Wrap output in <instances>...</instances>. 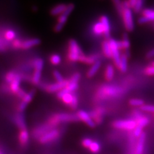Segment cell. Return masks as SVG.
Masks as SVG:
<instances>
[{
	"mask_svg": "<svg viewBox=\"0 0 154 154\" xmlns=\"http://www.w3.org/2000/svg\"><path fill=\"white\" fill-rule=\"evenodd\" d=\"M109 43L110 48H111L112 58L114 59L115 64L116 65L117 67H119V66L120 64V60H121V56H120V54H119V48L118 45V41H116L114 39H110L109 41Z\"/></svg>",
	"mask_w": 154,
	"mask_h": 154,
	"instance_id": "cell-6",
	"label": "cell"
},
{
	"mask_svg": "<svg viewBox=\"0 0 154 154\" xmlns=\"http://www.w3.org/2000/svg\"><path fill=\"white\" fill-rule=\"evenodd\" d=\"M67 90H68L69 92H73V91H76L78 88V83L73 82H71L69 80V84L67 85L66 88Z\"/></svg>",
	"mask_w": 154,
	"mask_h": 154,
	"instance_id": "cell-33",
	"label": "cell"
},
{
	"mask_svg": "<svg viewBox=\"0 0 154 154\" xmlns=\"http://www.w3.org/2000/svg\"><path fill=\"white\" fill-rule=\"evenodd\" d=\"M80 79V75L79 73H75L73 76H71V78L69 80L71 82H73L78 83Z\"/></svg>",
	"mask_w": 154,
	"mask_h": 154,
	"instance_id": "cell-48",
	"label": "cell"
},
{
	"mask_svg": "<svg viewBox=\"0 0 154 154\" xmlns=\"http://www.w3.org/2000/svg\"><path fill=\"white\" fill-rule=\"evenodd\" d=\"M153 57H154V48H153V49H152V50H150L147 54V57L148 58H152Z\"/></svg>",
	"mask_w": 154,
	"mask_h": 154,
	"instance_id": "cell-54",
	"label": "cell"
},
{
	"mask_svg": "<svg viewBox=\"0 0 154 154\" xmlns=\"http://www.w3.org/2000/svg\"><path fill=\"white\" fill-rule=\"evenodd\" d=\"M100 149L101 147L100 144L96 141H93L89 148V150H90V152H92L93 153H98L100 151Z\"/></svg>",
	"mask_w": 154,
	"mask_h": 154,
	"instance_id": "cell-28",
	"label": "cell"
},
{
	"mask_svg": "<svg viewBox=\"0 0 154 154\" xmlns=\"http://www.w3.org/2000/svg\"><path fill=\"white\" fill-rule=\"evenodd\" d=\"M143 3H144V2H143V1H142V0H138V1L137 2L136 6H135V7H134L135 11H136V12H140V11L143 8Z\"/></svg>",
	"mask_w": 154,
	"mask_h": 154,
	"instance_id": "cell-39",
	"label": "cell"
},
{
	"mask_svg": "<svg viewBox=\"0 0 154 154\" xmlns=\"http://www.w3.org/2000/svg\"><path fill=\"white\" fill-rule=\"evenodd\" d=\"M143 15L148 19L149 21H154V10L145 9L143 11Z\"/></svg>",
	"mask_w": 154,
	"mask_h": 154,
	"instance_id": "cell-26",
	"label": "cell"
},
{
	"mask_svg": "<svg viewBox=\"0 0 154 154\" xmlns=\"http://www.w3.org/2000/svg\"><path fill=\"white\" fill-rule=\"evenodd\" d=\"M141 109L144 111L154 112V105H144L141 107Z\"/></svg>",
	"mask_w": 154,
	"mask_h": 154,
	"instance_id": "cell-37",
	"label": "cell"
},
{
	"mask_svg": "<svg viewBox=\"0 0 154 154\" xmlns=\"http://www.w3.org/2000/svg\"><path fill=\"white\" fill-rule=\"evenodd\" d=\"M7 42L5 41L0 38V51H4L7 49Z\"/></svg>",
	"mask_w": 154,
	"mask_h": 154,
	"instance_id": "cell-46",
	"label": "cell"
},
{
	"mask_svg": "<svg viewBox=\"0 0 154 154\" xmlns=\"http://www.w3.org/2000/svg\"><path fill=\"white\" fill-rule=\"evenodd\" d=\"M71 93V92H69V91L67 90L66 88H64L63 89H62L61 91H59V93H57V97L60 98V99H61L62 97H63L64 95H65L67 93Z\"/></svg>",
	"mask_w": 154,
	"mask_h": 154,
	"instance_id": "cell-47",
	"label": "cell"
},
{
	"mask_svg": "<svg viewBox=\"0 0 154 154\" xmlns=\"http://www.w3.org/2000/svg\"><path fill=\"white\" fill-rule=\"evenodd\" d=\"M113 126L118 129L126 130V131H133L137 127L136 120H118L113 123Z\"/></svg>",
	"mask_w": 154,
	"mask_h": 154,
	"instance_id": "cell-4",
	"label": "cell"
},
{
	"mask_svg": "<svg viewBox=\"0 0 154 154\" xmlns=\"http://www.w3.org/2000/svg\"><path fill=\"white\" fill-rule=\"evenodd\" d=\"M136 0H131V1H129V4H130V7H132V8H134L135 6H136V5L137 3Z\"/></svg>",
	"mask_w": 154,
	"mask_h": 154,
	"instance_id": "cell-53",
	"label": "cell"
},
{
	"mask_svg": "<svg viewBox=\"0 0 154 154\" xmlns=\"http://www.w3.org/2000/svg\"><path fill=\"white\" fill-rule=\"evenodd\" d=\"M17 75V73L14 71H10L5 76V81L7 84H11L12 82L15 79V77Z\"/></svg>",
	"mask_w": 154,
	"mask_h": 154,
	"instance_id": "cell-30",
	"label": "cell"
},
{
	"mask_svg": "<svg viewBox=\"0 0 154 154\" xmlns=\"http://www.w3.org/2000/svg\"><path fill=\"white\" fill-rule=\"evenodd\" d=\"M22 41L19 39H15L12 41V46L16 49H21Z\"/></svg>",
	"mask_w": 154,
	"mask_h": 154,
	"instance_id": "cell-43",
	"label": "cell"
},
{
	"mask_svg": "<svg viewBox=\"0 0 154 154\" xmlns=\"http://www.w3.org/2000/svg\"><path fill=\"white\" fill-rule=\"evenodd\" d=\"M153 66H154V62H153Z\"/></svg>",
	"mask_w": 154,
	"mask_h": 154,
	"instance_id": "cell-56",
	"label": "cell"
},
{
	"mask_svg": "<svg viewBox=\"0 0 154 154\" xmlns=\"http://www.w3.org/2000/svg\"><path fill=\"white\" fill-rule=\"evenodd\" d=\"M26 94V93L25 91L23 90V89H19L18 91V92L16 93V95L18 96V97L19 98H22V99H23V98L25 97Z\"/></svg>",
	"mask_w": 154,
	"mask_h": 154,
	"instance_id": "cell-50",
	"label": "cell"
},
{
	"mask_svg": "<svg viewBox=\"0 0 154 154\" xmlns=\"http://www.w3.org/2000/svg\"><path fill=\"white\" fill-rule=\"evenodd\" d=\"M77 105H78V98H77V96H76V94H74L73 101H72V102H71V103L69 106H70V107L71 109H75L77 107Z\"/></svg>",
	"mask_w": 154,
	"mask_h": 154,
	"instance_id": "cell-41",
	"label": "cell"
},
{
	"mask_svg": "<svg viewBox=\"0 0 154 154\" xmlns=\"http://www.w3.org/2000/svg\"><path fill=\"white\" fill-rule=\"evenodd\" d=\"M41 77V71H34V73L33 74V76L32 79V83L33 84H39Z\"/></svg>",
	"mask_w": 154,
	"mask_h": 154,
	"instance_id": "cell-29",
	"label": "cell"
},
{
	"mask_svg": "<svg viewBox=\"0 0 154 154\" xmlns=\"http://www.w3.org/2000/svg\"><path fill=\"white\" fill-rule=\"evenodd\" d=\"M146 140V134L143 133L139 137L138 141L135 146L134 154H143L144 150V144Z\"/></svg>",
	"mask_w": 154,
	"mask_h": 154,
	"instance_id": "cell-10",
	"label": "cell"
},
{
	"mask_svg": "<svg viewBox=\"0 0 154 154\" xmlns=\"http://www.w3.org/2000/svg\"><path fill=\"white\" fill-rule=\"evenodd\" d=\"M41 43V41L38 38H30V39H27L21 42V49L23 50H28L30 48L36 46Z\"/></svg>",
	"mask_w": 154,
	"mask_h": 154,
	"instance_id": "cell-12",
	"label": "cell"
},
{
	"mask_svg": "<svg viewBox=\"0 0 154 154\" xmlns=\"http://www.w3.org/2000/svg\"><path fill=\"white\" fill-rule=\"evenodd\" d=\"M21 80V75L17 73L15 79H14V80L12 82V83L10 84V89H11L12 93L16 94L18 92V91L20 89L19 86H20Z\"/></svg>",
	"mask_w": 154,
	"mask_h": 154,
	"instance_id": "cell-13",
	"label": "cell"
},
{
	"mask_svg": "<svg viewBox=\"0 0 154 154\" xmlns=\"http://www.w3.org/2000/svg\"><path fill=\"white\" fill-rule=\"evenodd\" d=\"M73 96H74V94H72L71 93H67L63 96V97L61 98V100H62V102H63L64 103L70 105L72 102V101H73Z\"/></svg>",
	"mask_w": 154,
	"mask_h": 154,
	"instance_id": "cell-27",
	"label": "cell"
},
{
	"mask_svg": "<svg viewBox=\"0 0 154 154\" xmlns=\"http://www.w3.org/2000/svg\"><path fill=\"white\" fill-rule=\"evenodd\" d=\"M119 68L122 72H126L127 70V56L123 55L121 56V60L119 66Z\"/></svg>",
	"mask_w": 154,
	"mask_h": 154,
	"instance_id": "cell-22",
	"label": "cell"
},
{
	"mask_svg": "<svg viewBox=\"0 0 154 154\" xmlns=\"http://www.w3.org/2000/svg\"><path fill=\"white\" fill-rule=\"evenodd\" d=\"M93 142V141L92 140V139H91L89 138H85L83 139L82 141V146L84 148H89Z\"/></svg>",
	"mask_w": 154,
	"mask_h": 154,
	"instance_id": "cell-35",
	"label": "cell"
},
{
	"mask_svg": "<svg viewBox=\"0 0 154 154\" xmlns=\"http://www.w3.org/2000/svg\"><path fill=\"white\" fill-rule=\"evenodd\" d=\"M60 132L59 130L54 128L50 132L46 133L38 139V142L42 144H48L55 142L60 137Z\"/></svg>",
	"mask_w": 154,
	"mask_h": 154,
	"instance_id": "cell-3",
	"label": "cell"
},
{
	"mask_svg": "<svg viewBox=\"0 0 154 154\" xmlns=\"http://www.w3.org/2000/svg\"><path fill=\"white\" fill-rule=\"evenodd\" d=\"M54 76L57 82H62L64 80L63 77H62V75L58 71H54Z\"/></svg>",
	"mask_w": 154,
	"mask_h": 154,
	"instance_id": "cell-36",
	"label": "cell"
},
{
	"mask_svg": "<svg viewBox=\"0 0 154 154\" xmlns=\"http://www.w3.org/2000/svg\"><path fill=\"white\" fill-rule=\"evenodd\" d=\"M102 48H103V51L104 54L105 55L106 57L108 58L112 57L111 48H110V47L109 41H105L103 42Z\"/></svg>",
	"mask_w": 154,
	"mask_h": 154,
	"instance_id": "cell-21",
	"label": "cell"
},
{
	"mask_svg": "<svg viewBox=\"0 0 154 154\" xmlns=\"http://www.w3.org/2000/svg\"><path fill=\"white\" fill-rule=\"evenodd\" d=\"M69 84V80H64L62 82H56L55 84L46 85L45 90L48 93H55L66 88Z\"/></svg>",
	"mask_w": 154,
	"mask_h": 154,
	"instance_id": "cell-8",
	"label": "cell"
},
{
	"mask_svg": "<svg viewBox=\"0 0 154 154\" xmlns=\"http://www.w3.org/2000/svg\"><path fill=\"white\" fill-rule=\"evenodd\" d=\"M145 73L148 75H154V66H151L146 67V69H145Z\"/></svg>",
	"mask_w": 154,
	"mask_h": 154,
	"instance_id": "cell-49",
	"label": "cell"
},
{
	"mask_svg": "<svg viewBox=\"0 0 154 154\" xmlns=\"http://www.w3.org/2000/svg\"><path fill=\"white\" fill-rule=\"evenodd\" d=\"M130 104L132 106H142L144 105V102L140 99H132L130 101Z\"/></svg>",
	"mask_w": 154,
	"mask_h": 154,
	"instance_id": "cell-34",
	"label": "cell"
},
{
	"mask_svg": "<svg viewBox=\"0 0 154 154\" xmlns=\"http://www.w3.org/2000/svg\"><path fill=\"white\" fill-rule=\"evenodd\" d=\"M15 123L17 125L18 128L22 131V130H25L26 128V125L25 122V117L22 113H18L15 116Z\"/></svg>",
	"mask_w": 154,
	"mask_h": 154,
	"instance_id": "cell-14",
	"label": "cell"
},
{
	"mask_svg": "<svg viewBox=\"0 0 154 154\" xmlns=\"http://www.w3.org/2000/svg\"><path fill=\"white\" fill-rule=\"evenodd\" d=\"M83 55V53L81 51L78 43L75 40L71 39L69 42V59L73 62L80 60V58Z\"/></svg>",
	"mask_w": 154,
	"mask_h": 154,
	"instance_id": "cell-2",
	"label": "cell"
},
{
	"mask_svg": "<svg viewBox=\"0 0 154 154\" xmlns=\"http://www.w3.org/2000/svg\"><path fill=\"white\" fill-rule=\"evenodd\" d=\"M4 37L7 41H13L16 37V33L12 30H8L5 32Z\"/></svg>",
	"mask_w": 154,
	"mask_h": 154,
	"instance_id": "cell-23",
	"label": "cell"
},
{
	"mask_svg": "<svg viewBox=\"0 0 154 154\" xmlns=\"http://www.w3.org/2000/svg\"><path fill=\"white\" fill-rule=\"evenodd\" d=\"M27 105H28L27 103H26L25 102H24L22 101V102L20 103H19V105H18V107H17L18 111L20 113L23 112L24 110L26 109V108L27 107Z\"/></svg>",
	"mask_w": 154,
	"mask_h": 154,
	"instance_id": "cell-44",
	"label": "cell"
},
{
	"mask_svg": "<svg viewBox=\"0 0 154 154\" xmlns=\"http://www.w3.org/2000/svg\"><path fill=\"white\" fill-rule=\"evenodd\" d=\"M123 7H124L125 9L129 8V7H130L129 2H124L123 3Z\"/></svg>",
	"mask_w": 154,
	"mask_h": 154,
	"instance_id": "cell-55",
	"label": "cell"
},
{
	"mask_svg": "<svg viewBox=\"0 0 154 154\" xmlns=\"http://www.w3.org/2000/svg\"><path fill=\"white\" fill-rule=\"evenodd\" d=\"M74 7H75V6H74L73 4H69V5H68L67 6L66 10L65 11V12L63 13V14H64L65 16L68 17V16L71 13V12L73 11Z\"/></svg>",
	"mask_w": 154,
	"mask_h": 154,
	"instance_id": "cell-38",
	"label": "cell"
},
{
	"mask_svg": "<svg viewBox=\"0 0 154 154\" xmlns=\"http://www.w3.org/2000/svg\"><path fill=\"white\" fill-rule=\"evenodd\" d=\"M34 94H35V91L34 90L30 91V92H29V93H26V94L25 95V97L23 98L22 101H23V102H25L26 103L28 104L32 100L33 96H34Z\"/></svg>",
	"mask_w": 154,
	"mask_h": 154,
	"instance_id": "cell-31",
	"label": "cell"
},
{
	"mask_svg": "<svg viewBox=\"0 0 154 154\" xmlns=\"http://www.w3.org/2000/svg\"><path fill=\"white\" fill-rule=\"evenodd\" d=\"M101 23H102L103 27V33L106 37H109L110 36V24L109 19L106 16H103L101 18Z\"/></svg>",
	"mask_w": 154,
	"mask_h": 154,
	"instance_id": "cell-15",
	"label": "cell"
},
{
	"mask_svg": "<svg viewBox=\"0 0 154 154\" xmlns=\"http://www.w3.org/2000/svg\"><path fill=\"white\" fill-rule=\"evenodd\" d=\"M60 61H61V58L59 55L54 54V55H52L50 57V62L52 64L58 65L60 63Z\"/></svg>",
	"mask_w": 154,
	"mask_h": 154,
	"instance_id": "cell-32",
	"label": "cell"
},
{
	"mask_svg": "<svg viewBox=\"0 0 154 154\" xmlns=\"http://www.w3.org/2000/svg\"><path fill=\"white\" fill-rule=\"evenodd\" d=\"M79 120L78 116L75 114L60 113L56 114L48 119V123L51 127L55 128L61 122H76Z\"/></svg>",
	"mask_w": 154,
	"mask_h": 154,
	"instance_id": "cell-1",
	"label": "cell"
},
{
	"mask_svg": "<svg viewBox=\"0 0 154 154\" xmlns=\"http://www.w3.org/2000/svg\"><path fill=\"white\" fill-rule=\"evenodd\" d=\"M123 21L125 23V28L128 31H132L134 29V21L132 17V12L130 8H126L124 10L122 14Z\"/></svg>",
	"mask_w": 154,
	"mask_h": 154,
	"instance_id": "cell-5",
	"label": "cell"
},
{
	"mask_svg": "<svg viewBox=\"0 0 154 154\" xmlns=\"http://www.w3.org/2000/svg\"><path fill=\"white\" fill-rule=\"evenodd\" d=\"M32 65L33 67H34L35 71H42L43 67H44V61H43L42 59L38 58V59H36L33 60Z\"/></svg>",
	"mask_w": 154,
	"mask_h": 154,
	"instance_id": "cell-20",
	"label": "cell"
},
{
	"mask_svg": "<svg viewBox=\"0 0 154 154\" xmlns=\"http://www.w3.org/2000/svg\"><path fill=\"white\" fill-rule=\"evenodd\" d=\"M98 55L97 54H93L89 56H85L84 55L80 58L79 61H81L84 63L87 64H94L96 61H98Z\"/></svg>",
	"mask_w": 154,
	"mask_h": 154,
	"instance_id": "cell-17",
	"label": "cell"
},
{
	"mask_svg": "<svg viewBox=\"0 0 154 154\" xmlns=\"http://www.w3.org/2000/svg\"><path fill=\"white\" fill-rule=\"evenodd\" d=\"M67 16H65L64 14H61V15L59 16V19H58V23H60V24H62V25H64V24L66 23L67 21Z\"/></svg>",
	"mask_w": 154,
	"mask_h": 154,
	"instance_id": "cell-45",
	"label": "cell"
},
{
	"mask_svg": "<svg viewBox=\"0 0 154 154\" xmlns=\"http://www.w3.org/2000/svg\"><path fill=\"white\" fill-rule=\"evenodd\" d=\"M122 45H123V48H125V49L128 50L130 46V42L128 39V38L127 37V35L125 34L124 38L123 40L122 41Z\"/></svg>",
	"mask_w": 154,
	"mask_h": 154,
	"instance_id": "cell-40",
	"label": "cell"
},
{
	"mask_svg": "<svg viewBox=\"0 0 154 154\" xmlns=\"http://www.w3.org/2000/svg\"><path fill=\"white\" fill-rule=\"evenodd\" d=\"M55 128L51 127L48 123L43 124L39 126L36 127L33 131V136L36 139H39L42 136L45 134L46 133L50 132L51 130L54 129Z\"/></svg>",
	"mask_w": 154,
	"mask_h": 154,
	"instance_id": "cell-7",
	"label": "cell"
},
{
	"mask_svg": "<svg viewBox=\"0 0 154 154\" xmlns=\"http://www.w3.org/2000/svg\"><path fill=\"white\" fill-rule=\"evenodd\" d=\"M77 116H78L79 119L82 120L89 127L91 128L95 127V122L92 119V117L84 110H79L77 113Z\"/></svg>",
	"mask_w": 154,
	"mask_h": 154,
	"instance_id": "cell-9",
	"label": "cell"
},
{
	"mask_svg": "<svg viewBox=\"0 0 154 154\" xmlns=\"http://www.w3.org/2000/svg\"><path fill=\"white\" fill-rule=\"evenodd\" d=\"M114 75V69L112 65H109L105 71V76L108 80H111Z\"/></svg>",
	"mask_w": 154,
	"mask_h": 154,
	"instance_id": "cell-24",
	"label": "cell"
},
{
	"mask_svg": "<svg viewBox=\"0 0 154 154\" xmlns=\"http://www.w3.org/2000/svg\"><path fill=\"white\" fill-rule=\"evenodd\" d=\"M136 122H137V126L143 128L144 127H146L149 123V119L146 118L141 116L140 114H138L136 116Z\"/></svg>",
	"mask_w": 154,
	"mask_h": 154,
	"instance_id": "cell-18",
	"label": "cell"
},
{
	"mask_svg": "<svg viewBox=\"0 0 154 154\" xmlns=\"http://www.w3.org/2000/svg\"><path fill=\"white\" fill-rule=\"evenodd\" d=\"M30 139V135L26 129L20 131L18 136V140L20 145L22 147H25L28 144Z\"/></svg>",
	"mask_w": 154,
	"mask_h": 154,
	"instance_id": "cell-11",
	"label": "cell"
},
{
	"mask_svg": "<svg viewBox=\"0 0 154 154\" xmlns=\"http://www.w3.org/2000/svg\"><path fill=\"white\" fill-rule=\"evenodd\" d=\"M63 27H64L63 25H62V24H60V23H58L57 25H55V28H54L55 29V31L57 32H60L62 30V29L63 28Z\"/></svg>",
	"mask_w": 154,
	"mask_h": 154,
	"instance_id": "cell-51",
	"label": "cell"
},
{
	"mask_svg": "<svg viewBox=\"0 0 154 154\" xmlns=\"http://www.w3.org/2000/svg\"><path fill=\"white\" fill-rule=\"evenodd\" d=\"M101 66V62L98 60L96 61L95 63H94L92 66V67L89 69L88 73V76L89 77H93L98 71L100 69V67Z\"/></svg>",
	"mask_w": 154,
	"mask_h": 154,
	"instance_id": "cell-19",
	"label": "cell"
},
{
	"mask_svg": "<svg viewBox=\"0 0 154 154\" xmlns=\"http://www.w3.org/2000/svg\"><path fill=\"white\" fill-rule=\"evenodd\" d=\"M138 22L139 23H141V24H144V23H146L149 22V21H148V19L146 17L143 16V17H141L139 19Z\"/></svg>",
	"mask_w": 154,
	"mask_h": 154,
	"instance_id": "cell-52",
	"label": "cell"
},
{
	"mask_svg": "<svg viewBox=\"0 0 154 154\" xmlns=\"http://www.w3.org/2000/svg\"><path fill=\"white\" fill-rule=\"evenodd\" d=\"M93 32L96 35H101L103 33V27L101 22L96 23L93 26Z\"/></svg>",
	"mask_w": 154,
	"mask_h": 154,
	"instance_id": "cell-25",
	"label": "cell"
},
{
	"mask_svg": "<svg viewBox=\"0 0 154 154\" xmlns=\"http://www.w3.org/2000/svg\"><path fill=\"white\" fill-rule=\"evenodd\" d=\"M142 131H143V128L137 126L136 128L134 130V134H133L134 136L136 137H139L141 135L143 134Z\"/></svg>",
	"mask_w": 154,
	"mask_h": 154,
	"instance_id": "cell-42",
	"label": "cell"
},
{
	"mask_svg": "<svg viewBox=\"0 0 154 154\" xmlns=\"http://www.w3.org/2000/svg\"><path fill=\"white\" fill-rule=\"evenodd\" d=\"M66 5L65 4H60L59 5L53 8L51 11V14L52 16H58V15H61V14H63L67 8Z\"/></svg>",
	"mask_w": 154,
	"mask_h": 154,
	"instance_id": "cell-16",
	"label": "cell"
}]
</instances>
